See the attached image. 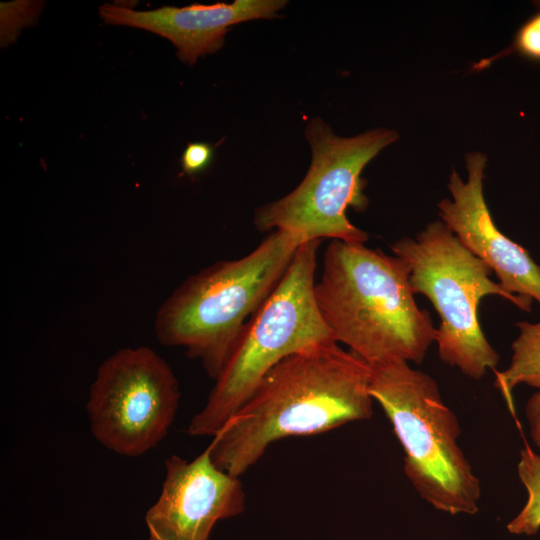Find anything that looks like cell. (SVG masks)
<instances>
[{
    "mask_svg": "<svg viewBox=\"0 0 540 540\" xmlns=\"http://www.w3.org/2000/svg\"><path fill=\"white\" fill-rule=\"evenodd\" d=\"M525 415L529 424L530 437L534 445L540 448V390L528 399Z\"/></svg>",
    "mask_w": 540,
    "mask_h": 540,
    "instance_id": "2e32d148",
    "label": "cell"
},
{
    "mask_svg": "<svg viewBox=\"0 0 540 540\" xmlns=\"http://www.w3.org/2000/svg\"><path fill=\"white\" fill-rule=\"evenodd\" d=\"M369 393L404 450V473L420 497L450 515L479 510L480 480L461 449V427L436 380L409 362L372 365Z\"/></svg>",
    "mask_w": 540,
    "mask_h": 540,
    "instance_id": "277c9868",
    "label": "cell"
},
{
    "mask_svg": "<svg viewBox=\"0 0 540 540\" xmlns=\"http://www.w3.org/2000/svg\"><path fill=\"white\" fill-rule=\"evenodd\" d=\"M214 148L205 142H192L187 145L181 156V168L187 175L204 171L212 162Z\"/></svg>",
    "mask_w": 540,
    "mask_h": 540,
    "instance_id": "9a60e30c",
    "label": "cell"
},
{
    "mask_svg": "<svg viewBox=\"0 0 540 540\" xmlns=\"http://www.w3.org/2000/svg\"><path fill=\"white\" fill-rule=\"evenodd\" d=\"M285 0H235L232 3L163 6L135 11L116 4L100 6V17L108 24L140 28L168 39L180 60L190 65L199 57L218 51L229 27L257 19H273Z\"/></svg>",
    "mask_w": 540,
    "mask_h": 540,
    "instance_id": "8fae6325",
    "label": "cell"
},
{
    "mask_svg": "<svg viewBox=\"0 0 540 540\" xmlns=\"http://www.w3.org/2000/svg\"><path fill=\"white\" fill-rule=\"evenodd\" d=\"M486 163L485 154L473 152L466 156L465 182L452 171L448 182L452 200L438 203L439 216L460 242L495 272L506 292L540 304V266L528 251L499 231L485 202Z\"/></svg>",
    "mask_w": 540,
    "mask_h": 540,
    "instance_id": "30bf717a",
    "label": "cell"
},
{
    "mask_svg": "<svg viewBox=\"0 0 540 540\" xmlns=\"http://www.w3.org/2000/svg\"><path fill=\"white\" fill-rule=\"evenodd\" d=\"M306 241L298 233L274 230L246 256L217 261L187 277L156 312L158 341L184 348L215 380L244 324L274 291Z\"/></svg>",
    "mask_w": 540,
    "mask_h": 540,
    "instance_id": "3957f363",
    "label": "cell"
},
{
    "mask_svg": "<svg viewBox=\"0 0 540 540\" xmlns=\"http://www.w3.org/2000/svg\"><path fill=\"white\" fill-rule=\"evenodd\" d=\"M180 400L169 364L146 346L122 348L98 367L87 413L91 433L109 450L141 456L167 435Z\"/></svg>",
    "mask_w": 540,
    "mask_h": 540,
    "instance_id": "ba28073f",
    "label": "cell"
},
{
    "mask_svg": "<svg viewBox=\"0 0 540 540\" xmlns=\"http://www.w3.org/2000/svg\"><path fill=\"white\" fill-rule=\"evenodd\" d=\"M245 492L212 461L209 445L191 461L172 455L157 501L148 509L147 540H208L219 521L241 514Z\"/></svg>",
    "mask_w": 540,
    "mask_h": 540,
    "instance_id": "9c48e42d",
    "label": "cell"
},
{
    "mask_svg": "<svg viewBox=\"0 0 540 540\" xmlns=\"http://www.w3.org/2000/svg\"><path fill=\"white\" fill-rule=\"evenodd\" d=\"M391 249L409 266L413 292L426 296L440 316L435 339L440 359L475 380L495 370L499 355L479 322L481 299L500 296L524 311L531 310L532 299L494 282L489 266L442 221L429 223L415 238L398 240Z\"/></svg>",
    "mask_w": 540,
    "mask_h": 540,
    "instance_id": "8992f818",
    "label": "cell"
},
{
    "mask_svg": "<svg viewBox=\"0 0 540 540\" xmlns=\"http://www.w3.org/2000/svg\"><path fill=\"white\" fill-rule=\"evenodd\" d=\"M537 6L538 11L520 26L509 48L488 60L478 62L474 68L481 70L495 59L514 52L527 59L540 61V1L537 2Z\"/></svg>",
    "mask_w": 540,
    "mask_h": 540,
    "instance_id": "5bb4252c",
    "label": "cell"
},
{
    "mask_svg": "<svg viewBox=\"0 0 540 540\" xmlns=\"http://www.w3.org/2000/svg\"><path fill=\"white\" fill-rule=\"evenodd\" d=\"M305 136L312 152L305 177L287 195L257 208L254 225L260 231L295 232L306 240L330 238L365 244L368 234L349 221L346 210L366 209L361 172L380 151L397 141L398 133L376 128L340 137L328 123L315 117L308 122Z\"/></svg>",
    "mask_w": 540,
    "mask_h": 540,
    "instance_id": "52a82bcc",
    "label": "cell"
},
{
    "mask_svg": "<svg viewBox=\"0 0 540 540\" xmlns=\"http://www.w3.org/2000/svg\"><path fill=\"white\" fill-rule=\"evenodd\" d=\"M414 295L403 259L340 240L327 246L314 285L316 304L335 341L370 366L424 360L437 329Z\"/></svg>",
    "mask_w": 540,
    "mask_h": 540,
    "instance_id": "7a4b0ae2",
    "label": "cell"
},
{
    "mask_svg": "<svg viewBox=\"0 0 540 540\" xmlns=\"http://www.w3.org/2000/svg\"><path fill=\"white\" fill-rule=\"evenodd\" d=\"M519 335L512 343V358L503 371H495L494 386L505 399L512 414L513 390L526 384L540 390V322L517 323Z\"/></svg>",
    "mask_w": 540,
    "mask_h": 540,
    "instance_id": "7c38bea8",
    "label": "cell"
},
{
    "mask_svg": "<svg viewBox=\"0 0 540 540\" xmlns=\"http://www.w3.org/2000/svg\"><path fill=\"white\" fill-rule=\"evenodd\" d=\"M370 373L366 361L336 341L285 357L213 437L209 444L212 461L239 477L277 440L369 419L374 401L369 393Z\"/></svg>",
    "mask_w": 540,
    "mask_h": 540,
    "instance_id": "6da1fadb",
    "label": "cell"
},
{
    "mask_svg": "<svg viewBox=\"0 0 540 540\" xmlns=\"http://www.w3.org/2000/svg\"><path fill=\"white\" fill-rule=\"evenodd\" d=\"M517 473L528 497L521 511L507 524V530L532 536L540 529V455L528 445L520 451Z\"/></svg>",
    "mask_w": 540,
    "mask_h": 540,
    "instance_id": "4fadbf2b",
    "label": "cell"
},
{
    "mask_svg": "<svg viewBox=\"0 0 540 540\" xmlns=\"http://www.w3.org/2000/svg\"><path fill=\"white\" fill-rule=\"evenodd\" d=\"M320 243L309 240L300 245L274 291L244 324L204 407L190 421L189 435L214 437L277 363L308 347L335 341L314 296Z\"/></svg>",
    "mask_w": 540,
    "mask_h": 540,
    "instance_id": "5b68a950",
    "label": "cell"
}]
</instances>
